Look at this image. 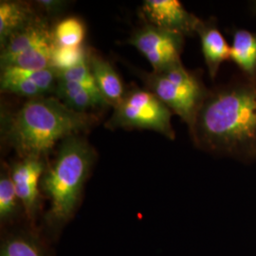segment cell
<instances>
[{
  "label": "cell",
  "instance_id": "6da1fadb",
  "mask_svg": "<svg viewBox=\"0 0 256 256\" xmlns=\"http://www.w3.org/2000/svg\"><path fill=\"white\" fill-rule=\"evenodd\" d=\"M189 130L202 150L256 158V77L243 75L209 90Z\"/></svg>",
  "mask_w": 256,
  "mask_h": 256
},
{
  "label": "cell",
  "instance_id": "7a4b0ae2",
  "mask_svg": "<svg viewBox=\"0 0 256 256\" xmlns=\"http://www.w3.org/2000/svg\"><path fill=\"white\" fill-rule=\"evenodd\" d=\"M93 113L70 110L56 97L30 99L16 112L1 115L2 140L19 158H45L59 142L95 126Z\"/></svg>",
  "mask_w": 256,
  "mask_h": 256
},
{
  "label": "cell",
  "instance_id": "3957f363",
  "mask_svg": "<svg viewBox=\"0 0 256 256\" xmlns=\"http://www.w3.org/2000/svg\"><path fill=\"white\" fill-rule=\"evenodd\" d=\"M96 160V151L80 135L64 140L40 180L41 194L50 202L39 228L50 241L59 239L82 202L86 182Z\"/></svg>",
  "mask_w": 256,
  "mask_h": 256
},
{
  "label": "cell",
  "instance_id": "277c9868",
  "mask_svg": "<svg viewBox=\"0 0 256 256\" xmlns=\"http://www.w3.org/2000/svg\"><path fill=\"white\" fill-rule=\"evenodd\" d=\"M146 88L154 93L188 128L191 126L209 90L198 76L187 70L182 62L150 74L140 72Z\"/></svg>",
  "mask_w": 256,
  "mask_h": 256
},
{
  "label": "cell",
  "instance_id": "5b68a950",
  "mask_svg": "<svg viewBox=\"0 0 256 256\" xmlns=\"http://www.w3.org/2000/svg\"><path fill=\"white\" fill-rule=\"evenodd\" d=\"M106 122L110 129L153 130L171 140L176 138L172 126L173 112L154 93L133 84L126 90L122 100L113 108Z\"/></svg>",
  "mask_w": 256,
  "mask_h": 256
},
{
  "label": "cell",
  "instance_id": "8992f818",
  "mask_svg": "<svg viewBox=\"0 0 256 256\" xmlns=\"http://www.w3.org/2000/svg\"><path fill=\"white\" fill-rule=\"evenodd\" d=\"M184 37L180 34L147 23L133 32L128 43L146 58L153 72H162L182 63Z\"/></svg>",
  "mask_w": 256,
  "mask_h": 256
},
{
  "label": "cell",
  "instance_id": "52a82bcc",
  "mask_svg": "<svg viewBox=\"0 0 256 256\" xmlns=\"http://www.w3.org/2000/svg\"><path fill=\"white\" fill-rule=\"evenodd\" d=\"M48 160L45 158H19L10 165V178L19 200L25 210L27 223L37 228L41 216L42 194L40 180L46 170Z\"/></svg>",
  "mask_w": 256,
  "mask_h": 256
},
{
  "label": "cell",
  "instance_id": "ba28073f",
  "mask_svg": "<svg viewBox=\"0 0 256 256\" xmlns=\"http://www.w3.org/2000/svg\"><path fill=\"white\" fill-rule=\"evenodd\" d=\"M57 81V72L52 68L37 70L3 68L0 74V90L30 100L54 93Z\"/></svg>",
  "mask_w": 256,
  "mask_h": 256
},
{
  "label": "cell",
  "instance_id": "9c48e42d",
  "mask_svg": "<svg viewBox=\"0 0 256 256\" xmlns=\"http://www.w3.org/2000/svg\"><path fill=\"white\" fill-rule=\"evenodd\" d=\"M142 14L147 23L183 36L196 34L202 20L188 12L178 0H146Z\"/></svg>",
  "mask_w": 256,
  "mask_h": 256
},
{
  "label": "cell",
  "instance_id": "30bf717a",
  "mask_svg": "<svg viewBox=\"0 0 256 256\" xmlns=\"http://www.w3.org/2000/svg\"><path fill=\"white\" fill-rule=\"evenodd\" d=\"M50 241L28 223L1 232L0 256H54Z\"/></svg>",
  "mask_w": 256,
  "mask_h": 256
},
{
  "label": "cell",
  "instance_id": "8fae6325",
  "mask_svg": "<svg viewBox=\"0 0 256 256\" xmlns=\"http://www.w3.org/2000/svg\"><path fill=\"white\" fill-rule=\"evenodd\" d=\"M54 43V28L50 26L48 19L40 16L25 28L10 37L6 44L1 48L0 64L32 48L52 45Z\"/></svg>",
  "mask_w": 256,
  "mask_h": 256
},
{
  "label": "cell",
  "instance_id": "7c38bea8",
  "mask_svg": "<svg viewBox=\"0 0 256 256\" xmlns=\"http://www.w3.org/2000/svg\"><path fill=\"white\" fill-rule=\"evenodd\" d=\"M196 34L200 38L208 74L214 80L218 74L220 66L230 60V46L216 26V20H202L196 30Z\"/></svg>",
  "mask_w": 256,
  "mask_h": 256
},
{
  "label": "cell",
  "instance_id": "4fadbf2b",
  "mask_svg": "<svg viewBox=\"0 0 256 256\" xmlns=\"http://www.w3.org/2000/svg\"><path fill=\"white\" fill-rule=\"evenodd\" d=\"M88 64L102 96L110 106L115 108L126 92L119 74L108 61L92 50H90Z\"/></svg>",
  "mask_w": 256,
  "mask_h": 256
},
{
  "label": "cell",
  "instance_id": "5bb4252c",
  "mask_svg": "<svg viewBox=\"0 0 256 256\" xmlns=\"http://www.w3.org/2000/svg\"><path fill=\"white\" fill-rule=\"evenodd\" d=\"M27 223L25 210L10 178V166L1 165L0 172V227L1 232Z\"/></svg>",
  "mask_w": 256,
  "mask_h": 256
},
{
  "label": "cell",
  "instance_id": "9a60e30c",
  "mask_svg": "<svg viewBox=\"0 0 256 256\" xmlns=\"http://www.w3.org/2000/svg\"><path fill=\"white\" fill-rule=\"evenodd\" d=\"M34 6L25 1H0V46L6 44L10 37L18 34L39 18Z\"/></svg>",
  "mask_w": 256,
  "mask_h": 256
},
{
  "label": "cell",
  "instance_id": "2e32d148",
  "mask_svg": "<svg viewBox=\"0 0 256 256\" xmlns=\"http://www.w3.org/2000/svg\"><path fill=\"white\" fill-rule=\"evenodd\" d=\"M54 93L66 106L79 113H92V110L110 106L102 96L74 81L58 80Z\"/></svg>",
  "mask_w": 256,
  "mask_h": 256
},
{
  "label": "cell",
  "instance_id": "e0dca14e",
  "mask_svg": "<svg viewBox=\"0 0 256 256\" xmlns=\"http://www.w3.org/2000/svg\"><path fill=\"white\" fill-rule=\"evenodd\" d=\"M230 60L234 61L243 75L256 77V32L238 28L234 34Z\"/></svg>",
  "mask_w": 256,
  "mask_h": 256
},
{
  "label": "cell",
  "instance_id": "ac0fdd59",
  "mask_svg": "<svg viewBox=\"0 0 256 256\" xmlns=\"http://www.w3.org/2000/svg\"><path fill=\"white\" fill-rule=\"evenodd\" d=\"M52 45L39 46L28 50L12 57L9 61L1 64L3 68H16L23 70H45L52 68Z\"/></svg>",
  "mask_w": 256,
  "mask_h": 256
},
{
  "label": "cell",
  "instance_id": "d6986e66",
  "mask_svg": "<svg viewBox=\"0 0 256 256\" xmlns=\"http://www.w3.org/2000/svg\"><path fill=\"white\" fill-rule=\"evenodd\" d=\"M86 26L81 19L66 18L62 19L54 28V42L56 45L66 48L84 46Z\"/></svg>",
  "mask_w": 256,
  "mask_h": 256
},
{
  "label": "cell",
  "instance_id": "ffe728a7",
  "mask_svg": "<svg viewBox=\"0 0 256 256\" xmlns=\"http://www.w3.org/2000/svg\"><path fill=\"white\" fill-rule=\"evenodd\" d=\"M90 48L82 46L79 48H66L58 46L54 43L52 50V68L56 72L66 70L88 61Z\"/></svg>",
  "mask_w": 256,
  "mask_h": 256
},
{
  "label": "cell",
  "instance_id": "44dd1931",
  "mask_svg": "<svg viewBox=\"0 0 256 256\" xmlns=\"http://www.w3.org/2000/svg\"><path fill=\"white\" fill-rule=\"evenodd\" d=\"M57 72V79L58 80L74 81V82H79L81 84H84V86H86L88 88H90L95 94L102 96L99 90L97 88L96 82H95V80L92 76L90 68L88 64V61L82 63V64H78L74 68H68V70H61V72Z\"/></svg>",
  "mask_w": 256,
  "mask_h": 256
},
{
  "label": "cell",
  "instance_id": "7402d4cb",
  "mask_svg": "<svg viewBox=\"0 0 256 256\" xmlns=\"http://www.w3.org/2000/svg\"><path fill=\"white\" fill-rule=\"evenodd\" d=\"M36 3L48 16H55L61 14L68 5L66 1L62 0H38Z\"/></svg>",
  "mask_w": 256,
  "mask_h": 256
},
{
  "label": "cell",
  "instance_id": "603a6c76",
  "mask_svg": "<svg viewBox=\"0 0 256 256\" xmlns=\"http://www.w3.org/2000/svg\"><path fill=\"white\" fill-rule=\"evenodd\" d=\"M254 7H256V4H254Z\"/></svg>",
  "mask_w": 256,
  "mask_h": 256
}]
</instances>
